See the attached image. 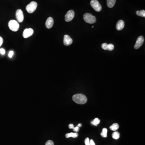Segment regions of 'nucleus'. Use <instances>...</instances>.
Listing matches in <instances>:
<instances>
[{
	"instance_id": "31",
	"label": "nucleus",
	"mask_w": 145,
	"mask_h": 145,
	"mask_svg": "<svg viewBox=\"0 0 145 145\" xmlns=\"http://www.w3.org/2000/svg\"><path fill=\"white\" fill-rule=\"evenodd\" d=\"M94 27L93 26H92V28H94Z\"/></svg>"
},
{
	"instance_id": "9",
	"label": "nucleus",
	"mask_w": 145,
	"mask_h": 145,
	"mask_svg": "<svg viewBox=\"0 0 145 145\" xmlns=\"http://www.w3.org/2000/svg\"><path fill=\"white\" fill-rule=\"evenodd\" d=\"M144 40V38L142 36H139L136 40V43L134 46V48L136 49L139 48L143 45Z\"/></svg>"
},
{
	"instance_id": "12",
	"label": "nucleus",
	"mask_w": 145,
	"mask_h": 145,
	"mask_svg": "<svg viewBox=\"0 0 145 145\" xmlns=\"http://www.w3.org/2000/svg\"><path fill=\"white\" fill-rule=\"evenodd\" d=\"M125 27V23L123 21L120 20L117 23L116 25V28L119 31L122 30Z\"/></svg>"
},
{
	"instance_id": "25",
	"label": "nucleus",
	"mask_w": 145,
	"mask_h": 145,
	"mask_svg": "<svg viewBox=\"0 0 145 145\" xmlns=\"http://www.w3.org/2000/svg\"><path fill=\"white\" fill-rule=\"evenodd\" d=\"M13 54H14V52H13V51H10L9 53V58H12Z\"/></svg>"
},
{
	"instance_id": "14",
	"label": "nucleus",
	"mask_w": 145,
	"mask_h": 145,
	"mask_svg": "<svg viewBox=\"0 0 145 145\" xmlns=\"http://www.w3.org/2000/svg\"><path fill=\"white\" fill-rule=\"evenodd\" d=\"M66 138H69L70 137H72L73 138H76L78 136V134L77 132L76 133H68L67 134H66Z\"/></svg>"
},
{
	"instance_id": "17",
	"label": "nucleus",
	"mask_w": 145,
	"mask_h": 145,
	"mask_svg": "<svg viewBox=\"0 0 145 145\" xmlns=\"http://www.w3.org/2000/svg\"><path fill=\"white\" fill-rule=\"evenodd\" d=\"M112 138L115 139H119L120 137V133L119 132L115 131L112 134Z\"/></svg>"
},
{
	"instance_id": "29",
	"label": "nucleus",
	"mask_w": 145,
	"mask_h": 145,
	"mask_svg": "<svg viewBox=\"0 0 145 145\" xmlns=\"http://www.w3.org/2000/svg\"><path fill=\"white\" fill-rule=\"evenodd\" d=\"M3 43V39L2 37L0 36V46L2 45Z\"/></svg>"
},
{
	"instance_id": "24",
	"label": "nucleus",
	"mask_w": 145,
	"mask_h": 145,
	"mask_svg": "<svg viewBox=\"0 0 145 145\" xmlns=\"http://www.w3.org/2000/svg\"><path fill=\"white\" fill-rule=\"evenodd\" d=\"M73 130H74V131H75V132H78L80 131V127H78V126L75 127H74V129H73Z\"/></svg>"
},
{
	"instance_id": "26",
	"label": "nucleus",
	"mask_w": 145,
	"mask_h": 145,
	"mask_svg": "<svg viewBox=\"0 0 145 145\" xmlns=\"http://www.w3.org/2000/svg\"><path fill=\"white\" fill-rule=\"evenodd\" d=\"M0 52L1 53V54L2 55H4L5 54V50L3 48H1L0 49Z\"/></svg>"
},
{
	"instance_id": "28",
	"label": "nucleus",
	"mask_w": 145,
	"mask_h": 145,
	"mask_svg": "<svg viewBox=\"0 0 145 145\" xmlns=\"http://www.w3.org/2000/svg\"><path fill=\"white\" fill-rule=\"evenodd\" d=\"M68 127L70 129H73L74 127V125L72 124H70L68 125Z\"/></svg>"
},
{
	"instance_id": "13",
	"label": "nucleus",
	"mask_w": 145,
	"mask_h": 145,
	"mask_svg": "<svg viewBox=\"0 0 145 145\" xmlns=\"http://www.w3.org/2000/svg\"><path fill=\"white\" fill-rule=\"evenodd\" d=\"M116 0H107V5L109 8H112L114 6Z\"/></svg>"
},
{
	"instance_id": "8",
	"label": "nucleus",
	"mask_w": 145,
	"mask_h": 145,
	"mask_svg": "<svg viewBox=\"0 0 145 145\" xmlns=\"http://www.w3.org/2000/svg\"><path fill=\"white\" fill-rule=\"evenodd\" d=\"M34 30L32 28H27L24 30L23 36L25 38H27L30 37L34 34Z\"/></svg>"
},
{
	"instance_id": "20",
	"label": "nucleus",
	"mask_w": 145,
	"mask_h": 145,
	"mask_svg": "<svg viewBox=\"0 0 145 145\" xmlns=\"http://www.w3.org/2000/svg\"><path fill=\"white\" fill-rule=\"evenodd\" d=\"M114 49V46L112 44H108L107 50L109 51H112Z\"/></svg>"
},
{
	"instance_id": "4",
	"label": "nucleus",
	"mask_w": 145,
	"mask_h": 145,
	"mask_svg": "<svg viewBox=\"0 0 145 145\" xmlns=\"http://www.w3.org/2000/svg\"><path fill=\"white\" fill-rule=\"evenodd\" d=\"M37 6L38 4L37 3L34 1H32L26 7V10L28 13H33L36 11L37 9Z\"/></svg>"
},
{
	"instance_id": "2",
	"label": "nucleus",
	"mask_w": 145,
	"mask_h": 145,
	"mask_svg": "<svg viewBox=\"0 0 145 145\" xmlns=\"http://www.w3.org/2000/svg\"><path fill=\"white\" fill-rule=\"evenodd\" d=\"M84 19L86 22L89 24H94L96 21V17L89 13H86L84 15Z\"/></svg>"
},
{
	"instance_id": "27",
	"label": "nucleus",
	"mask_w": 145,
	"mask_h": 145,
	"mask_svg": "<svg viewBox=\"0 0 145 145\" xmlns=\"http://www.w3.org/2000/svg\"><path fill=\"white\" fill-rule=\"evenodd\" d=\"M90 145H96L93 139L90 140Z\"/></svg>"
},
{
	"instance_id": "16",
	"label": "nucleus",
	"mask_w": 145,
	"mask_h": 145,
	"mask_svg": "<svg viewBox=\"0 0 145 145\" xmlns=\"http://www.w3.org/2000/svg\"><path fill=\"white\" fill-rule=\"evenodd\" d=\"M136 14L139 16L145 17V11L144 10L141 11H137L136 12Z\"/></svg>"
},
{
	"instance_id": "21",
	"label": "nucleus",
	"mask_w": 145,
	"mask_h": 145,
	"mask_svg": "<svg viewBox=\"0 0 145 145\" xmlns=\"http://www.w3.org/2000/svg\"><path fill=\"white\" fill-rule=\"evenodd\" d=\"M101 47L104 50H107L108 44L107 43H103L102 44Z\"/></svg>"
},
{
	"instance_id": "7",
	"label": "nucleus",
	"mask_w": 145,
	"mask_h": 145,
	"mask_svg": "<svg viewBox=\"0 0 145 145\" xmlns=\"http://www.w3.org/2000/svg\"><path fill=\"white\" fill-rule=\"evenodd\" d=\"M16 17L18 22L22 23L24 21V14L21 9L17 10L16 12Z\"/></svg>"
},
{
	"instance_id": "23",
	"label": "nucleus",
	"mask_w": 145,
	"mask_h": 145,
	"mask_svg": "<svg viewBox=\"0 0 145 145\" xmlns=\"http://www.w3.org/2000/svg\"><path fill=\"white\" fill-rule=\"evenodd\" d=\"M85 143L86 145H90V139L89 138L87 137L85 139Z\"/></svg>"
},
{
	"instance_id": "22",
	"label": "nucleus",
	"mask_w": 145,
	"mask_h": 145,
	"mask_svg": "<svg viewBox=\"0 0 145 145\" xmlns=\"http://www.w3.org/2000/svg\"><path fill=\"white\" fill-rule=\"evenodd\" d=\"M45 145H54V143L52 140H48L46 143Z\"/></svg>"
},
{
	"instance_id": "15",
	"label": "nucleus",
	"mask_w": 145,
	"mask_h": 145,
	"mask_svg": "<svg viewBox=\"0 0 145 145\" xmlns=\"http://www.w3.org/2000/svg\"><path fill=\"white\" fill-rule=\"evenodd\" d=\"M119 124L117 123H114L113 125H112L110 127V130H112V131H117V130L119 129Z\"/></svg>"
},
{
	"instance_id": "1",
	"label": "nucleus",
	"mask_w": 145,
	"mask_h": 145,
	"mask_svg": "<svg viewBox=\"0 0 145 145\" xmlns=\"http://www.w3.org/2000/svg\"><path fill=\"white\" fill-rule=\"evenodd\" d=\"M72 99L74 102L78 104H84L87 102V97L82 94H75L72 96Z\"/></svg>"
},
{
	"instance_id": "3",
	"label": "nucleus",
	"mask_w": 145,
	"mask_h": 145,
	"mask_svg": "<svg viewBox=\"0 0 145 145\" xmlns=\"http://www.w3.org/2000/svg\"><path fill=\"white\" fill-rule=\"evenodd\" d=\"M9 28L11 31L17 32L20 28V25L18 22L15 20H11L9 21L8 24Z\"/></svg>"
},
{
	"instance_id": "19",
	"label": "nucleus",
	"mask_w": 145,
	"mask_h": 145,
	"mask_svg": "<svg viewBox=\"0 0 145 145\" xmlns=\"http://www.w3.org/2000/svg\"><path fill=\"white\" fill-rule=\"evenodd\" d=\"M107 129L106 128H103L102 129V132L101 133V136L103 137H107Z\"/></svg>"
},
{
	"instance_id": "10",
	"label": "nucleus",
	"mask_w": 145,
	"mask_h": 145,
	"mask_svg": "<svg viewBox=\"0 0 145 145\" xmlns=\"http://www.w3.org/2000/svg\"><path fill=\"white\" fill-rule=\"evenodd\" d=\"M64 44L65 46H69L72 43V40L69 36L67 35H65L64 36Z\"/></svg>"
},
{
	"instance_id": "6",
	"label": "nucleus",
	"mask_w": 145,
	"mask_h": 145,
	"mask_svg": "<svg viewBox=\"0 0 145 145\" xmlns=\"http://www.w3.org/2000/svg\"><path fill=\"white\" fill-rule=\"evenodd\" d=\"M75 16V12L72 10L68 11L65 16V20L66 22H70Z\"/></svg>"
},
{
	"instance_id": "11",
	"label": "nucleus",
	"mask_w": 145,
	"mask_h": 145,
	"mask_svg": "<svg viewBox=\"0 0 145 145\" xmlns=\"http://www.w3.org/2000/svg\"><path fill=\"white\" fill-rule=\"evenodd\" d=\"M53 24H54V20L52 18L49 17L47 19V20L46 22V24H45L47 28H51L53 26Z\"/></svg>"
},
{
	"instance_id": "5",
	"label": "nucleus",
	"mask_w": 145,
	"mask_h": 145,
	"mask_svg": "<svg viewBox=\"0 0 145 145\" xmlns=\"http://www.w3.org/2000/svg\"><path fill=\"white\" fill-rule=\"evenodd\" d=\"M90 5L91 7L97 12H100L102 9V6L97 0H91Z\"/></svg>"
},
{
	"instance_id": "30",
	"label": "nucleus",
	"mask_w": 145,
	"mask_h": 145,
	"mask_svg": "<svg viewBox=\"0 0 145 145\" xmlns=\"http://www.w3.org/2000/svg\"><path fill=\"white\" fill-rule=\"evenodd\" d=\"M77 126H78V127H80L82 126V124L79 123V124L77 125Z\"/></svg>"
},
{
	"instance_id": "18",
	"label": "nucleus",
	"mask_w": 145,
	"mask_h": 145,
	"mask_svg": "<svg viewBox=\"0 0 145 145\" xmlns=\"http://www.w3.org/2000/svg\"><path fill=\"white\" fill-rule=\"evenodd\" d=\"M100 120L98 118H95L91 122V124L95 126H97L100 123Z\"/></svg>"
}]
</instances>
